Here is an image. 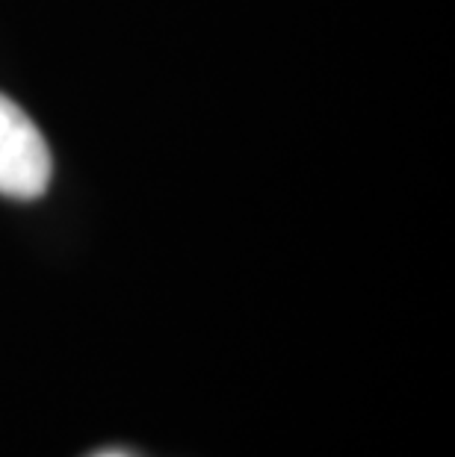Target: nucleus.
<instances>
[{"instance_id":"f257e3e1","label":"nucleus","mask_w":455,"mask_h":457,"mask_svg":"<svg viewBox=\"0 0 455 457\" xmlns=\"http://www.w3.org/2000/svg\"><path fill=\"white\" fill-rule=\"evenodd\" d=\"M54 160L42 130L13 98L0 92V195L33 201L51 183Z\"/></svg>"},{"instance_id":"f03ea898","label":"nucleus","mask_w":455,"mask_h":457,"mask_svg":"<svg viewBox=\"0 0 455 457\" xmlns=\"http://www.w3.org/2000/svg\"><path fill=\"white\" fill-rule=\"evenodd\" d=\"M104 457H122V454H104Z\"/></svg>"}]
</instances>
